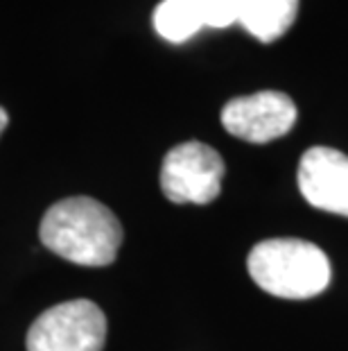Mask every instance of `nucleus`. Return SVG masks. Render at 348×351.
<instances>
[{
	"instance_id": "obj_6",
	"label": "nucleus",
	"mask_w": 348,
	"mask_h": 351,
	"mask_svg": "<svg viewBox=\"0 0 348 351\" xmlns=\"http://www.w3.org/2000/svg\"><path fill=\"white\" fill-rule=\"evenodd\" d=\"M299 191L314 208L348 218V156L332 147H310L299 163Z\"/></svg>"
},
{
	"instance_id": "obj_8",
	"label": "nucleus",
	"mask_w": 348,
	"mask_h": 351,
	"mask_svg": "<svg viewBox=\"0 0 348 351\" xmlns=\"http://www.w3.org/2000/svg\"><path fill=\"white\" fill-rule=\"evenodd\" d=\"M204 25L183 0H163L154 10V29L170 43H183Z\"/></svg>"
},
{
	"instance_id": "obj_3",
	"label": "nucleus",
	"mask_w": 348,
	"mask_h": 351,
	"mask_svg": "<svg viewBox=\"0 0 348 351\" xmlns=\"http://www.w3.org/2000/svg\"><path fill=\"white\" fill-rule=\"evenodd\" d=\"M107 317L91 300L57 304L34 319L27 331V351H102Z\"/></svg>"
},
{
	"instance_id": "obj_4",
	"label": "nucleus",
	"mask_w": 348,
	"mask_h": 351,
	"mask_svg": "<svg viewBox=\"0 0 348 351\" xmlns=\"http://www.w3.org/2000/svg\"><path fill=\"white\" fill-rule=\"evenodd\" d=\"M222 179V156L199 141L172 147L161 166L163 195L174 204H211L219 195Z\"/></svg>"
},
{
	"instance_id": "obj_2",
	"label": "nucleus",
	"mask_w": 348,
	"mask_h": 351,
	"mask_svg": "<svg viewBox=\"0 0 348 351\" xmlns=\"http://www.w3.org/2000/svg\"><path fill=\"white\" fill-rule=\"evenodd\" d=\"M258 288L283 300H310L330 283V261L317 245L299 238H269L258 243L247 258Z\"/></svg>"
},
{
	"instance_id": "obj_10",
	"label": "nucleus",
	"mask_w": 348,
	"mask_h": 351,
	"mask_svg": "<svg viewBox=\"0 0 348 351\" xmlns=\"http://www.w3.org/2000/svg\"><path fill=\"white\" fill-rule=\"evenodd\" d=\"M7 123H10V116H7V111L0 107V134L5 132V127H7Z\"/></svg>"
},
{
	"instance_id": "obj_5",
	"label": "nucleus",
	"mask_w": 348,
	"mask_h": 351,
	"mask_svg": "<svg viewBox=\"0 0 348 351\" xmlns=\"http://www.w3.org/2000/svg\"><path fill=\"white\" fill-rule=\"evenodd\" d=\"M296 123V104L280 91H260L226 102L222 125L235 138L247 143H269L285 136Z\"/></svg>"
},
{
	"instance_id": "obj_9",
	"label": "nucleus",
	"mask_w": 348,
	"mask_h": 351,
	"mask_svg": "<svg viewBox=\"0 0 348 351\" xmlns=\"http://www.w3.org/2000/svg\"><path fill=\"white\" fill-rule=\"evenodd\" d=\"M204 27H228L238 23L233 0H183Z\"/></svg>"
},
{
	"instance_id": "obj_7",
	"label": "nucleus",
	"mask_w": 348,
	"mask_h": 351,
	"mask_svg": "<svg viewBox=\"0 0 348 351\" xmlns=\"http://www.w3.org/2000/svg\"><path fill=\"white\" fill-rule=\"evenodd\" d=\"M238 23L258 41L271 43L292 27L299 0H233Z\"/></svg>"
},
{
	"instance_id": "obj_1",
	"label": "nucleus",
	"mask_w": 348,
	"mask_h": 351,
	"mask_svg": "<svg viewBox=\"0 0 348 351\" xmlns=\"http://www.w3.org/2000/svg\"><path fill=\"white\" fill-rule=\"evenodd\" d=\"M41 243L75 265H111L122 245L116 213L93 197H68L46 211L39 227Z\"/></svg>"
}]
</instances>
